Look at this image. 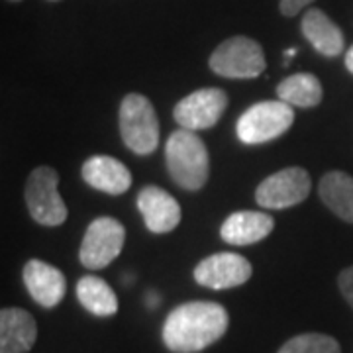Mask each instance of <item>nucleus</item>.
<instances>
[{
  "instance_id": "1",
  "label": "nucleus",
  "mask_w": 353,
  "mask_h": 353,
  "mask_svg": "<svg viewBox=\"0 0 353 353\" xmlns=\"http://www.w3.org/2000/svg\"><path fill=\"white\" fill-rule=\"evenodd\" d=\"M230 316L218 303L194 301L173 308L165 318L163 343L173 353H199L228 332Z\"/></svg>"
},
{
  "instance_id": "2",
  "label": "nucleus",
  "mask_w": 353,
  "mask_h": 353,
  "mask_svg": "<svg viewBox=\"0 0 353 353\" xmlns=\"http://www.w3.org/2000/svg\"><path fill=\"white\" fill-rule=\"evenodd\" d=\"M165 163L176 187L199 190L210 175V155L196 132L179 128L165 145Z\"/></svg>"
},
{
  "instance_id": "3",
  "label": "nucleus",
  "mask_w": 353,
  "mask_h": 353,
  "mask_svg": "<svg viewBox=\"0 0 353 353\" xmlns=\"http://www.w3.org/2000/svg\"><path fill=\"white\" fill-rule=\"evenodd\" d=\"M120 136L130 152L150 155L159 145V118L150 99L132 92L126 94L118 114Z\"/></svg>"
},
{
  "instance_id": "4",
  "label": "nucleus",
  "mask_w": 353,
  "mask_h": 353,
  "mask_svg": "<svg viewBox=\"0 0 353 353\" xmlns=\"http://www.w3.org/2000/svg\"><path fill=\"white\" fill-rule=\"evenodd\" d=\"M294 122V110L289 102L261 101L252 104L238 120V138L248 145H259L281 138Z\"/></svg>"
},
{
  "instance_id": "5",
  "label": "nucleus",
  "mask_w": 353,
  "mask_h": 353,
  "mask_svg": "<svg viewBox=\"0 0 353 353\" xmlns=\"http://www.w3.org/2000/svg\"><path fill=\"white\" fill-rule=\"evenodd\" d=\"M216 75L226 79H255L265 71L263 48L248 36L224 39L208 59Z\"/></svg>"
},
{
  "instance_id": "6",
  "label": "nucleus",
  "mask_w": 353,
  "mask_h": 353,
  "mask_svg": "<svg viewBox=\"0 0 353 353\" xmlns=\"http://www.w3.org/2000/svg\"><path fill=\"white\" fill-rule=\"evenodd\" d=\"M59 175L53 167L41 165L34 169L24 189V199L30 216L41 226H61L67 220V206L57 192Z\"/></svg>"
},
{
  "instance_id": "7",
  "label": "nucleus",
  "mask_w": 353,
  "mask_h": 353,
  "mask_svg": "<svg viewBox=\"0 0 353 353\" xmlns=\"http://www.w3.org/2000/svg\"><path fill=\"white\" fill-rule=\"evenodd\" d=\"M126 241V228L112 216H101L90 222L81 243L79 259L87 269L99 271L112 263L122 253Z\"/></svg>"
},
{
  "instance_id": "8",
  "label": "nucleus",
  "mask_w": 353,
  "mask_h": 353,
  "mask_svg": "<svg viewBox=\"0 0 353 353\" xmlns=\"http://www.w3.org/2000/svg\"><path fill=\"white\" fill-rule=\"evenodd\" d=\"M312 181L303 167H287L269 175L255 189V201L269 210H283L308 199Z\"/></svg>"
},
{
  "instance_id": "9",
  "label": "nucleus",
  "mask_w": 353,
  "mask_h": 353,
  "mask_svg": "<svg viewBox=\"0 0 353 353\" xmlns=\"http://www.w3.org/2000/svg\"><path fill=\"white\" fill-rule=\"evenodd\" d=\"M226 108L228 94L222 88H201L176 102L173 118L183 130L199 132L216 126Z\"/></svg>"
},
{
  "instance_id": "10",
  "label": "nucleus",
  "mask_w": 353,
  "mask_h": 353,
  "mask_svg": "<svg viewBox=\"0 0 353 353\" xmlns=\"http://www.w3.org/2000/svg\"><path fill=\"white\" fill-rule=\"evenodd\" d=\"M252 263L238 253H214L194 267V281L212 290L240 287L252 279Z\"/></svg>"
},
{
  "instance_id": "11",
  "label": "nucleus",
  "mask_w": 353,
  "mask_h": 353,
  "mask_svg": "<svg viewBox=\"0 0 353 353\" xmlns=\"http://www.w3.org/2000/svg\"><path fill=\"white\" fill-rule=\"evenodd\" d=\"M138 210L143 216L145 228L153 234H169L181 224V206L167 190L148 185L139 190Z\"/></svg>"
},
{
  "instance_id": "12",
  "label": "nucleus",
  "mask_w": 353,
  "mask_h": 353,
  "mask_svg": "<svg viewBox=\"0 0 353 353\" xmlns=\"http://www.w3.org/2000/svg\"><path fill=\"white\" fill-rule=\"evenodd\" d=\"M22 279L30 296L43 308H55L67 292V279L63 273L41 259H30L24 265Z\"/></svg>"
},
{
  "instance_id": "13",
  "label": "nucleus",
  "mask_w": 353,
  "mask_h": 353,
  "mask_svg": "<svg viewBox=\"0 0 353 353\" xmlns=\"http://www.w3.org/2000/svg\"><path fill=\"white\" fill-rule=\"evenodd\" d=\"M83 181L92 189L118 196L132 187V173L110 155H92L83 163Z\"/></svg>"
},
{
  "instance_id": "14",
  "label": "nucleus",
  "mask_w": 353,
  "mask_h": 353,
  "mask_svg": "<svg viewBox=\"0 0 353 353\" xmlns=\"http://www.w3.org/2000/svg\"><path fill=\"white\" fill-rule=\"evenodd\" d=\"M38 340L36 318L24 308L0 310V353H26Z\"/></svg>"
},
{
  "instance_id": "15",
  "label": "nucleus",
  "mask_w": 353,
  "mask_h": 353,
  "mask_svg": "<svg viewBox=\"0 0 353 353\" xmlns=\"http://www.w3.org/2000/svg\"><path fill=\"white\" fill-rule=\"evenodd\" d=\"M275 228V220L265 212L238 210L230 214L220 228V236L232 245H253L265 240Z\"/></svg>"
},
{
  "instance_id": "16",
  "label": "nucleus",
  "mask_w": 353,
  "mask_h": 353,
  "mask_svg": "<svg viewBox=\"0 0 353 353\" xmlns=\"http://www.w3.org/2000/svg\"><path fill=\"white\" fill-rule=\"evenodd\" d=\"M301 30H303L304 38L310 41V46L320 55L338 57L343 53V34L326 12L318 8L306 10Z\"/></svg>"
},
{
  "instance_id": "17",
  "label": "nucleus",
  "mask_w": 353,
  "mask_h": 353,
  "mask_svg": "<svg viewBox=\"0 0 353 353\" xmlns=\"http://www.w3.org/2000/svg\"><path fill=\"white\" fill-rule=\"evenodd\" d=\"M318 194L334 214L353 224V176L343 171H330L322 176Z\"/></svg>"
},
{
  "instance_id": "18",
  "label": "nucleus",
  "mask_w": 353,
  "mask_h": 353,
  "mask_svg": "<svg viewBox=\"0 0 353 353\" xmlns=\"http://www.w3.org/2000/svg\"><path fill=\"white\" fill-rule=\"evenodd\" d=\"M279 101L289 102L299 108H314L322 102L324 88L320 79L312 73H296L283 79L277 87Z\"/></svg>"
},
{
  "instance_id": "19",
  "label": "nucleus",
  "mask_w": 353,
  "mask_h": 353,
  "mask_svg": "<svg viewBox=\"0 0 353 353\" xmlns=\"http://www.w3.org/2000/svg\"><path fill=\"white\" fill-rule=\"evenodd\" d=\"M77 299L81 306L94 316H114L118 312V296L101 277L87 275L77 283Z\"/></svg>"
},
{
  "instance_id": "20",
  "label": "nucleus",
  "mask_w": 353,
  "mask_h": 353,
  "mask_svg": "<svg viewBox=\"0 0 353 353\" xmlns=\"http://www.w3.org/2000/svg\"><path fill=\"white\" fill-rule=\"evenodd\" d=\"M277 353H341V347L326 334H301L285 341Z\"/></svg>"
},
{
  "instance_id": "21",
  "label": "nucleus",
  "mask_w": 353,
  "mask_h": 353,
  "mask_svg": "<svg viewBox=\"0 0 353 353\" xmlns=\"http://www.w3.org/2000/svg\"><path fill=\"white\" fill-rule=\"evenodd\" d=\"M338 287H340L343 299L353 308V265L341 271L340 277H338Z\"/></svg>"
},
{
  "instance_id": "22",
  "label": "nucleus",
  "mask_w": 353,
  "mask_h": 353,
  "mask_svg": "<svg viewBox=\"0 0 353 353\" xmlns=\"http://www.w3.org/2000/svg\"><path fill=\"white\" fill-rule=\"evenodd\" d=\"M310 2H314V0H281L279 2V8H281L283 16L292 18V16H296V14L301 12L303 8H306Z\"/></svg>"
},
{
  "instance_id": "23",
  "label": "nucleus",
  "mask_w": 353,
  "mask_h": 353,
  "mask_svg": "<svg viewBox=\"0 0 353 353\" xmlns=\"http://www.w3.org/2000/svg\"><path fill=\"white\" fill-rule=\"evenodd\" d=\"M345 67H347V71L353 75V46L345 53Z\"/></svg>"
},
{
  "instance_id": "24",
  "label": "nucleus",
  "mask_w": 353,
  "mask_h": 353,
  "mask_svg": "<svg viewBox=\"0 0 353 353\" xmlns=\"http://www.w3.org/2000/svg\"><path fill=\"white\" fill-rule=\"evenodd\" d=\"M294 53H296V50H289V51H287V53H285V55H287V57H292Z\"/></svg>"
},
{
  "instance_id": "25",
  "label": "nucleus",
  "mask_w": 353,
  "mask_h": 353,
  "mask_svg": "<svg viewBox=\"0 0 353 353\" xmlns=\"http://www.w3.org/2000/svg\"><path fill=\"white\" fill-rule=\"evenodd\" d=\"M14 2H18V0H14Z\"/></svg>"
}]
</instances>
